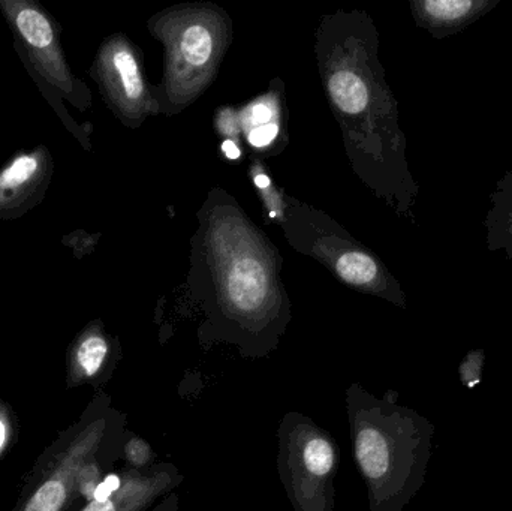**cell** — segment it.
I'll use <instances>...</instances> for the list:
<instances>
[{"label":"cell","instance_id":"12","mask_svg":"<svg viewBox=\"0 0 512 511\" xmlns=\"http://www.w3.org/2000/svg\"><path fill=\"white\" fill-rule=\"evenodd\" d=\"M331 98L340 110L348 114H360L369 104V90L366 84L352 72L334 74L328 81Z\"/></svg>","mask_w":512,"mask_h":511},{"label":"cell","instance_id":"4","mask_svg":"<svg viewBox=\"0 0 512 511\" xmlns=\"http://www.w3.org/2000/svg\"><path fill=\"white\" fill-rule=\"evenodd\" d=\"M0 11L26 71L35 72L78 110H89L92 96L66 62L59 21L35 0H0Z\"/></svg>","mask_w":512,"mask_h":511},{"label":"cell","instance_id":"3","mask_svg":"<svg viewBox=\"0 0 512 511\" xmlns=\"http://www.w3.org/2000/svg\"><path fill=\"white\" fill-rule=\"evenodd\" d=\"M126 416L114 410L111 399L99 393L72 431L62 461L29 495L23 511H63L72 492H80L81 474L93 459L125 443Z\"/></svg>","mask_w":512,"mask_h":511},{"label":"cell","instance_id":"15","mask_svg":"<svg viewBox=\"0 0 512 511\" xmlns=\"http://www.w3.org/2000/svg\"><path fill=\"white\" fill-rule=\"evenodd\" d=\"M212 48V35L206 27L195 24L186 29L182 39V51L191 65L198 66L207 63L212 54Z\"/></svg>","mask_w":512,"mask_h":511},{"label":"cell","instance_id":"19","mask_svg":"<svg viewBox=\"0 0 512 511\" xmlns=\"http://www.w3.org/2000/svg\"><path fill=\"white\" fill-rule=\"evenodd\" d=\"M180 497L173 492V494L167 495L161 503L156 504L150 511H179Z\"/></svg>","mask_w":512,"mask_h":511},{"label":"cell","instance_id":"18","mask_svg":"<svg viewBox=\"0 0 512 511\" xmlns=\"http://www.w3.org/2000/svg\"><path fill=\"white\" fill-rule=\"evenodd\" d=\"M277 131H279V128L274 123L258 126L249 134V141L256 147L265 146V144H270L276 138Z\"/></svg>","mask_w":512,"mask_h":511},{"label":"cell","instance_id":"13","mask_svg":"<svg viewBox=\"0 0 512 511\" xmlns=\"http://www.w3.org/2000/svg\"><path fill=\"white\" fill-rule=\"evenodd\" d=\"M337 272L352 285H369L379 278L378 263L363 252H348L337 261Z\"/></svg>","mask_w":512,"mask_h":511},{"label":"cell","instance_id":"17","mask_svg":"<svg viewBox=\"0 0 512 511\" xmlns=\"http://www.w3.org/2000/svg\"><path fill=\"white\" fill-rule=\"evenodd\" d=\"M92 239L93 237L87 236L84 231L77 230L63 236L62 245L71 248L75 257L81 258L83 255L89 254L90 249H92Z\"/></svg>","mask_w":512,"mask_h":511},{"label":"cell","instance_id":"7","mask_svg":"<svg viewBox=\"0 0 512 511\" xmlns=\"http://www.w3.org/2000/svg\"><path fill=\"white\" fill-rule=\"evenodd\" d=\"M183 482L185 476L173 462H158L141 471L126 468L119 491L105 500H90L81 511H149Z\"/></svg>","mask_w":512,"mask_h":511},{"label":"cell","instance_id":"1","mask_svg":"<svg viewBox=\"0 0 512 511\" xmlns=\"http://www.w3.org/2000/svg\"><path fill=\"white\" fill-rule=\"evenodd\" d=\"M396 393L378 399L358 383L346 389L355 464L370 511H402L418 488L423 435L420 419L399 407Z\"/></svg>","mask_w":512,"mask_h":511},{"label":"cell","instance_id":"9","mask_svg":"<svg viewBox=\"0 0 512 511\" xmlns=\"http://www.w3.org/2000/svg\"><path fill=\"white\" fill-rule=\"evenodd\" d=\"M117 359L116 342L104 332L101 321H93L69 348L71 378L78 384L107 381Z\"/></svg>","mask_w":512,"mask_h":511},{"label":"cell","instance_id":"16","mask_svg":"<svg viewBox=\"0 0 512 511\" xmlns=\"http://www.w3.org/2000/svg\"><path fill=\"white\" fill-rule=\"evenodd\" d=\"M122 458L126 462V468H129V470H147V468L158 464L152 446L144 438L138 437V435L132 434L129 431L126 432Z\"/></svg>","mask_w":512,"mask_h":511},{"label":"cell","instance_id":"24","mask_svg":"<svg viewBox=\"0 0 512 511\" xmlns=\"http://www.w3.org/2000/svg\"><path fill=\"white\" fill-rule=\"evenodd\" d=\"M511 65H512V60H511Z\"/></svg>","mask_w":512,"mask_h":511},{"label":"cell","instance_id":"22","mask_svg":"<svg viewBox=\"0 0 512 511\" xmlns=\"http://www.w3.org/2000/svg\"><path fill=\"white\" fill-rule=\"evenodd\" d=\"M6 437H8V428H6V423L0 417V450L5 446L6 440H8Z\"/></svg>","mask_w":512,"mask_h":511},{"label":"cell","instance_id":"20","mask_svg":"<svg viewBox=\"0 0 512 511\" xmlns=\"http://www.w3.org/2000/svg\"><path fill=\"white\" fill-rule=\"evenodd\" d=\"M271 119V110L265 105H256L252 110V120L259 125H267L268 120Z\"/></svg>","mask_w":512,"mask_h":511},{"label":"cell","instance_id":"11","mask_svg":"<svg viewBox=\"0 0 512 511\" xmlns=\"http://www.w3.org/2000/svg\"><path fill=\"white\" fill-rule=\"evenodd\" d=\"M267 296V282L259 263L243 260L237 263L230 279V299L234 308L246 314L258 311Z\"/></svg>","mask_w":512,"mask_h":511},{"label":"cell","instance_id":"14","mask_svg":"<svg viewBox=\"0 0 512 511\" xmlns=\"http://www.w3.org/2000/svg\"><path fill=\"white\" fill-rule=\"evenodd\" d=\"M29 75L30 77H32V80L35 81V84L36 86H38V89L41 90V93L42 95H44V98L47 99L48 102H50L51 107H53L54 111H56L57 116H59L60 122H62L63 125L66 126V129H68V131L71 132V134L74 135V137L77 138V140L80 141L81 144H83L84 149L89 150L90 131L89 129H84V126L78 125V123L75 122L74 119H72L71 114H69L68 111H66L65 105H63L62 95H60V93L57 92V90L54 89L53 86H50V84H48L47 81L42 80L41 77H38V75H36L35 72H29Z\"/></svg>","mask_w":512,"mask_h":511},{"label":"cell","instance_id":"8","mask_svg":"<svg viewBox=\"0 0 512 511\" xmlns=\"http://www.w3.org/2000/svg\"><path fill=\"white\" fill-rule=\"evenodd\" d=\"M502 0H414L418 26L436 39L451 38L486 17Z\"/></svg>","mask_w":512,"mask_h":511},{"label":"cell","instance_id":"2","mask_svg":"<svg viewBox=\"0 0 512 511\" xmlns=\"http://www.w3.org/2000/svg\"><path fill=\"white\" fill-rule=\"evenodd\" d=\"M340 455L330 432L289 411L277 428V473L294 511H334Z\"/></svg>","mask_w":512,"mask_h":511},{"label":"cell","instance_id":"6","mask_svg":"<svg viewBox=\"0 0 512 511\" xmlns=\"http://www.w3.org/2000/svg\"><path fill=\"white\" fill-rule=\"evenodd\" d=\"M90 74L98 80L113 110L123 117L134 116L144 98V83L137 57L125 39L114 36L105 41Z\"/></svg>","mask_w":512,"mask_h":511},{"label":"cell","instance_id":"21","mask_svg":"<svg viewBox=\"0 0 512 511\" xmlns=\"http://www.w3.org/2000/svg\"><path fill=\"white\" fill-rule=\"evenodd\" d=\"M222 149H224L225 155H227L230 159H237L240 156L239 147H237L233 141H225Z\"/></svg>","mask_w":512,"mask_h":511},{"label":"cell","instance_id":"10","mask_svg":"<svg viewBox=\"0 0 512 511\" xmlns=\"http://www.w3.org/2000/svg\"><path fill=\"white\" fill-rule=\"evenodd\" d=\"M487 249L502 252L512 260V168L505 171L490 194V207L484 219Z\"/></svg>","mask_w":512,"mask_h":511},{"label":"cell","instance_id":"23","mask_svg":"<svg viewBox=\"0 0 512 511\" xmlns=\"http://www.w3.org/2000/svg\"><path fill=\"white\" fill-rule=\"evenodd\" d=\"M255 183L259 188H268V185H270V179H268L267 176H264V174H259V176H256Z\"/></svg>","mask_w":512,"mask_h":511},{"label":"cell","instance_id":"5","mask_svg":"<svg viewBox=\"0 0 512 511\" xmlns=\"http://www.w3.org/2000/svg\"><path fill=\"white\" fill-rule=\"evenodd\" d=\"M54 161L45 144L21 149L0 168V221L23 218L47 197Z\"/></svg>","mask_w":512,"mask_h":511}]
</instances>
